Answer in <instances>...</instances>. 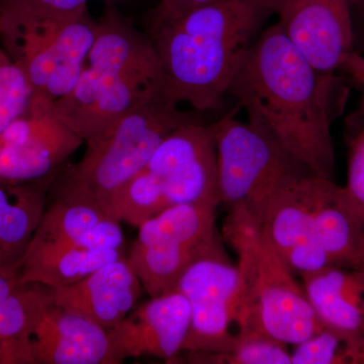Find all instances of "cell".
<instances>
[{
  "mask_svg": "<svg viewBox=\"0 0 364 364\" xmlns=\"http://www.w3.org/2000/svg\"><path fill=\"white\" fill-rule=\"evenodd\" d=\"M342 91L341 78L316 70L277 23L261 32L227 93L254 128L315 176L334 181L331 127Z\"/></svg>",
  "mask_w": 364,
  "mask_h": 364,
  "instance_id": "1",
  "label": "cell"
},
{
  "mask_svg": "<svg viewBox=\"0 0 364 364\" xmlns=\"http://www.w3.org/2000/svg\"><path fill=\"white\" fill-rule=\"evenodd\" d=\"M277 4L213 0L150 32L166 95L196 111L215 109Z\"/></svg>",
  "mask_w": 364,
  "mask_h": 364,
  "instance_id": "2",
  "label": "cell"
},
{
  "mask_svg": "<svg viewBox=\"0 0 364 364\" xmlns=\"http://www.w3.org/2000/svg\"><path fill=\"white\" fill-rule=\"evenodd\" d=\"M163 95H167L164 74L150 36L109 7L98 21L77 82L54 104V112L86 142Z\"/></svg>",
  "mask_w": 364,
  "mask_h": 364,
  "instance_id": "3",
  "label": "cell"
},
{
  "mask_svg": "<svg viewBox=\"0 0 364 364\" xmlns=\"http://www.w3.org/2000/svg\"><path fill=\"white\" fill-rule=\"evenodd\" d=\"M222 237L238 256L239 337L261 335L294 346L324 329L303 284L268 243L255 215L228 208Z\"/></svg>",
  "mask_w": 364,
  "mask_h": 364,
  "instance_id": "4",
  "label": "cell"
},
{
  "mask_svg": "<svg viewBox=\"0 0 364 364\" xmlns=\"http://www.w3.org/2000/svg\"><path fill=\"white\" fill-rule=\"evenodd\" d=\"M163 95L152 98L86 141L80 161L60 170L49 193L52 200L102 205L132 177L145 168L162 141L196 121Z\"/></svg>",
  "mask_w": 364,
  "mask_h": 364,
  "instance_id": "5",
  "label": "cell"
},
{
  "mask_svg": "<svg viewBox=\"0 0 364 364\" xmlns=\"http://www.w3.org/2000/svg\"><path fill=\"white\" fill-rule=\"evenodd\" d=\"M88 11L59 18L38 13L26 0H0V42L33 92L56 104L77 82L97 36Z\"/></svg>",
  "mask_w": 364,
  "mask_h": 364,
  "instance_id": "6",
  "label": "cell"
},
{
  "mask_svg": "<svg viewBox=\"0 0 364 364\" xmlns=\"http://www.w3.org/2000/svg\"><path fill=\"white\" fill-rule=\"evenodd\" d=\"M217 152L218 195L228 208L261 220L280 191L313 174L272 139L231 114L210 124Z\"/></svg>",
  "mask_w": 364,
  "mask_h": 364,
  "instance_id": "7",
  "label": "cell"
},
{
  "mask_svg": "<svg viewBox=\"0 0 364 364\" xmlns=\"http://www.w3.org/2000/svg\"><path fill=\"white\" fill-rule=\"evenodd\" d=\"M238 279V267L230 259L217 232L173 289L183 294L191 308V325L181 352L225 353L237 346Z\"/></svg>",
  "mask_w": 364,
  "mask_h": 364,
  "instance_id": "8",
  "label": "cell"
},
{
  "mask_svg": "<svg viewBox=\"0 0 364 364\" xmlns=\"http://www.w3.org/2000/svg\"><path fill=\"white\" fill-rule=\"evenodd\" d=\"M85 140L54 112V104L33 95L26 111L0 134V184L41 181L63 168Z\"/></svg>",
  "mask_w": 364,
  "mask_h": 364,
  "instance_id": "9",
  "label": "cell"
},
{
  "mask_svg": "<svg viewBox=\"0 0 364 364\" xmlns=\"http://www.w3.org/2000/svg\"><path fill=\"white\" fill-rule=\"evenodd\" d=\"M146 168L153 174L170 205L220 203L217 152L210 124L189 122L158 146Z\"/></svg>",
  "mask_w": 364,
  "mask_h": 364,
  "instance_id": "10",
  "label": "cell"
},
{
  "mask_svg": "<svg viewBox=\"0 0 364 364\" xmlns=\"http://www.w3.org/2000/svg\"><path fill=\"white\" fill-rule=\"evenodd\" d=\"M352 0H277L275 14L291 45L316 69L343 71L353 54Z\"/></svg>",
  "mask_w": 364,
  "mask_h": 364,
  "instance_id": "11",
  "label": "cell"
},
{
  "mask_svg": "<svg viewBox=\"0 0 364 364\" xmlns=\"http://www.w3.org/2000/svg\"><path fill=\"white\" fill-rule=\"evenodd\" d=\"M189 325L191 308L183 294L172 291L151 298L107 330L112 364L141 356L171 363L181 353Z\"/></svg>",
  "mask_w": 364,
  "mask_h": 364,
  "instance_id": "12",
  "label": "cell"
},
{
  "mask_svg": "<svg viewBox=\"0 0 364 364\" xmlns=\"http://www.w3.org/2000/svg\"><path fill=\"white\" fill-rule=\"evenodd\" d=\"M315 174L280 191L261 218L263 234L273 250L299 277L330 267L314 226Z\"/></svg>",
  "mask_w": 364,
  "mask_h": 364,
  "instance_id": "13",
  "label": "cell"
},
{
  "mask_svg": "<svg viewBox=\"0 0 364 364\" xmlns=\"http://www.w3.org/2000/svg\"><path fill=\"white\" fill-rule=\"evenodd\" d=\"M28 355V364H112L107 330L54 301L33 326Z\"/></svg>",
  "mask_w": 364,
  "mask_h": 364,
  "instance_id": "14",
  "label": "cell"
},
{
  "mask_svg": "<svg viewBox=\"0 0 364 364\" xmlns=\"http://www.w3.org/2000/svg\"><path fill=\"white\" fill-rule=\"evenodd\" d=\"M143 291L127 258H122L75 284L54 287L53 294L60 308L109 330L129 315Z\"/></svg>",
  "mask_w": 364,
  "mask_h": 364,
  "instance_id": "15",
  "label": "cell"
},
{
  "mask_svg": "<svg viewBox=\"0 0 364 364\" xmlns=\"http://www.w3.org/2000/svg\"><path fill=\"white\" fill-rule=\"evenodd\" d=\"M301 277L318 320L351 344L355 363L364 339V268L327 267Z\"/></svg>",
  "mask_w": 364,
  "mask_h": 364,
  "instance_id": "16",
  "label": "cell"
},
{
  "mask_svg": "<svg viewBox=\"0 0 364 364\" xmlns=\"http://www.w3.org/2000/svg\"><path fill=\"white\" fill-rule=\"evenodd\" d=\"M316 235L330 267L361 269L364 264V222L332 179L318 177L313 195Z\"/></svg>",
  "mask_w": 364,
  "mask_h": 364,
  "instance_id": "17",
  "label": "cell"
},
{
  "mask_svg": "<svg viewBox=\"0 0 364 364\" xmlns=\"http://www.w3.org/2000/svg\"><path fill=\"white\" fill-rule=\"evenodd\" d=\"M53 301L52 287L20 284L18 272L0 269V364H28V337Z\"/></svg>",
  "mask_w": 364,
  "mask_h": 364,
  "instance_id": "18",
  "label": "cell"
},
{
  "mask_svg": "<svg viewBox=\"0 0 364 364\" xmlns=\"http://www.w3.org/2000/svg\"><path fill=\"white\" fill-rule=\"evenodd\" d=\"M57 173L30 183L0 184V269L18 272Z\"/></svg>",
  "mask_w": 364,
  "mask_h": 364,
  "instance_id": "19",
  "label": "cell"
},
{
  "mask_svg": "<svg viewBox=\"0 0 364 364\" xmlns=\"http://www.w3.org/2000/svg\"><path fill=\"white\" fill-rule=\"evenodd\" d=\"M122 258H126L123 250L56 247L28 251L18 268V282H37L52 289L68 286Z\"/></svg>",
  "mask_w": 364,
  "mask_h": 364,
  "instance_id": "20",
  "label": "cell"
},
{
  "mask_svg": "<svg viewBox=\"0 0 364 364\" xmlns=\"http://www.w3.org/2000/svg\"><path fill=\"white\" fill-rule=\"evenodd\" d=\"M215 203L170 205L139 228L136 241L145 246L196 247L210 241L215 228Z\"/></svg>",
  "mask_w": 364,
  "mask_h": 364,
  "instance_id": "21",
  "label": "cell"
},
{
  "mask_svg": "<svg viewBox=\"0 0 364 364\" xmlns=\"http://www.w3.org/2000/svg\"><path fill=\"white\" fill-rule=\"evenodd\" d=\"M212 239L196 247L145 246L135 241L127 262L140 280L144 291L151 298H156L173 291L182 273Z\"/></svg>",
  "mask_w": 364,
  "mask_h": 364,
  "instance_id": "22",
  "label": "cell"
},
{
  "mask_svg": "<svg viewBox=\"0 0 364 364\" xmlns=\"http://www.w3.org/2000/svg\"><path fill=\"white\" fill-rule=\"evenodd\" d=\"M104 217L107 215L97 205L52 200L49 205H46L26 251L71 243Z\"/></svg>",
  "mask_w": 364,
  "mask_h": 364,
  "instance_id": "23",
  "label": "cell"
},
{
  "mask_svg": "<svg viewBox=\"0 0 364 364\" xmlns=\"http://www.w3.org/2000/svg\"><path fill=\"white\" fill-rule=\"evenodd\" d=\"M168 207V200L159 181L145 167L117 189L102 210L112 220L140 228Z\"/></svg>",
  "mask_w": 364,
  "mask_h": 364,
  "instance_id": "24",
  "label": "cell"
},
{
  "mask_svg": "<svg viewBox=\"0 0 364 364\" xmlns=\"http://www.w3.org/2000/svg\"><path fill=\"white\" fill-rule=\"evenodd\" d=\"M287 345L272 337L244 336L233 350L225 353L184 352V363L210 364H291Z\"/></svg>",
  "mask_w": 364,
  "mask_h": 364,
  "instance_id": "25",
  "label": "cell"
},
{
  "mask_svg": "<svg viewBox=\"0 0 364 364\" xmlns=\"http://www.w3.org/2000/svg\"><path fill=\"white\" fill-rule=\"evenodd\" d=\"M33 95L25 74L0 49V134L26 111Z\"/></svg>",
  "mask_w": 364,
  "mask_h": 364,
  "instance_id": "26",
  "label": "cell"
},
{
  "mask_svg": "<svg viewBox=\"0 0 364 364\" xmlns=\"http://www.w3.org/2000/svg\"><path fill=\"white\" fill-rule=\"evenodd\" d=\"M354 356L351 344L328 328L294 345L291 352V364H354Z\"/></svg>",
  "mask_w": 364,
  "mask_h": 364,
  "instance_id": "27",
  "label": "cell"
},
{
  "mask_svg": "<svg viewBox=\"0 0 364 364\" xmlns=\"http://www.w3.org/2000/svg\"><path fill=\"white\" fill-rule=\"evenodd\" d=\"M124 243L121 222L104 217L86 230L75 241L59 247H77L97 251L123 250Z\"/></svg>",
  "mask_w": 364,
  "mask_h": 364,
  "instance_id": "28",
  "label": "cell"
},
{
  "mask_svg": "<svg viewBox=\"0 0 364 364\" xmlns=\"http://www.w3.org/2000/svg\"><path fill=\"white\" fill-rule=\"evenodd\" d=\"M343 188L364 222V112L360 128L351 141L347 182Z\"/></svg>",
  "mask_w": 364,
  "mask_h": 364,
  "instance_id": "29",
  "label": "cell"
},
{
  "mask_svg": "<svg viewBox=\"0 0 364 364\" xmlns=\"http://www.w3.org/2000/svg\"><path fill=\"white\" fill-rule=\"evenodd\" d=\"M213 0H160L150 18V32Z\"/></svg>",
  "mask_w": 364,
  "mask_h": 364,
  "instance_id": "30",
  "label": "cell"
},
{
  "mask_svg": "<svg viewBox=\"0 0 364 364\" xmlns=\"http://www.w3.org/2000/svg\"><path fill=\"white\" fill-rule=\"evenodd\" d=\"M38 13L53 18H76L85 14L90 0H26Z\"/></svg>",
  "mask_w": 364,
  "mask_h": 364,
  "instance_id": "31",
  "label": "cell"
},
{
  "mask_svg": "<svg viewBox=\"0 0 364 364\" xmlns=\"http://www.w3.org/2000/svg\"><path fill=\"white\" fill-rule=\"evenodd\" d=\"M343 71L346 73L352 74L354 73H364V58L358 55V53L354 52L351 55L350 58L347 61L346 65H345Z\"/></svg>",
  "mask_w": 364,
  "mask_h": 364,
  "instance_id": "32",
  "label": "cell"
},
{
  "mask_svg": "<svg viewBox=\"0 0 364 364\" xmlns=\"http://www.w3.org/2000/svg\"><path fill=\"white\" fill-rule=\"evenodd\" d=\"M355 364H364V339L355 358Z\"/></svg>",
  "mask_w": 364,
  "mask_h": 364,
  "instance_id": "33",
  "label": "cell"
},
{
  "mask_svg": "<svg viewBox=\"0 0 364 364\" xmlns=\"http://www.w3.org/2000/svg\"><path fill=\"white\" fill-rule=\"evenodd\" d=\"M352 77L355 79L356 81H358V83L363 86V88L364 90V73H354L352 74Z\"/></svg>",
  "mask_w": 364,
  "mask_h": 364,
  "instance_id": "34",
  "label": "cell"
},
{
  "mask_svg": "<svg viewBox=\"0 0 364 364\" xmlns=\"http://www.w3.org/2000/svg\"><path fill=\"white\" fill-rule=\"evenodd\" d=\"M363 268H364V264H363Z\"/></svg>",
  "mask_w": 364,
  "mask_h": 364,
  "instance_id": "35",
  "label": "cell"
}]
</instances>
